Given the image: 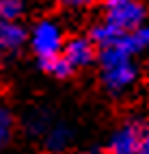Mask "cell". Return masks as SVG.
I'll return each mask as SVG.
<instances>
[{"label":"cell","instance_id":"cell-1","mask_svg":"<svg viewBox=\"0 0 149 154\" xmlns=\"http://www.w3.org/2000/svg\"><path fill=\"white\" fill-rule=\"evenodd\" d=\"M136 57L138 50L132 39V33H123L117 39V44L97 50L99 80L110 96H123L136 85L141 76Z\"/></svg>","mask_w":149,"mask_h":154},{"label":"cell","instance_id":"cell-2","mask_svg":"<svg viewBox=\"0 0 149 154\" xmlns=\"http://www.w3.org/2000/svg\"><path fill=\"white\" fill-rule=\"evenodd\" d=\"M28 44H31L33 54L37 61H48L52 57H58L65 46V30L63 26L52 17H43L31 28L28 33Z\"/></svg>","mask_w":149,"mask_h":154},{"label":"cell","instance_id":"cell-3","mask_svg":"<svg viewBox=\"0 0 149 154\" xmlns=\"http://www.w3.org/2000/svg\"><path fill=\"white\" fill-rule=\"evenodd\" d=\"M102 13L104 22L112 24L121 33H130L147 24V7L141 0H104Z\"/></svg>","mask_w":149,"mask_h":154},{"label":"cell","instance_id":"cell-4","mask_svg":"<svg viewBox=\"0 0 149 154\" xmlns=\"http://www.w3.org/2000/svg\"><path fill=\"white\" fill-rule=\"evenodd\" d=\"M143 126H145L143 119H125L123 124H119L112 130V135L108 137L104 154H136Z\"/></svg>","mask_w":149,"mask_h":154},{"label":"cell","instance_id":"cell-5","mask_svg":"<svg viewBox=\"0 0 149 154\" xmlns=\"http://www.w3.org/2000/svg\"><path fill=\"white\" fill-rule=\"evenodd\" d=\"M61 54L74 72L97 63V46L91 42L89 35H76V37L65 39V46H63Z\"/></svg>","mask_w":149,"mask_h":154},{"label":"cell","instance_id":"cell-6","mask_svg":"<svg viewBox=\"0 0 149 154\" xmlns=\"http://www.w3.org/2000/svg\"><path fill=\"white\" fill-rule=\"evenodd\" d=\"M28 44V30L19 20H0V59H11Z\"/></svg>","mask_w":149,"mask_h":154},{"label":"cell","instance_id":"cell-7","mask_svg":"<svg viewBox=\"0 0 149 154\" xmlns=\"http://www.w3.org/2000/svg\"><path fill=\"white\" fill-rule=\"evenodd\" d=\"M41 139H43V146L50 154L65 152V150H69V146L74 141V128L69 124H65V122H54L45 130V135Z\"/></svg>","mask_w":149,"mask_h":154},{"label":"cell","instance_id":"cell-8","mask_svg":"<svg viewBox=\"0 0 149 154\" xmlns=\"http://www.w3.org/2000/svg\"><path fill=\"white\" fill-rule=\"evenodd\" d=\"M123 33L119 28H115L112 24H108V22H97V24H93L91 26V30H89V37H91V42L97 46V50L99 48H108V46H112V44H117V39L121 37Z\"/></svg>","mask_w":149,"mask_h":154},{"label":"cell","instance_id":"cell-9","mask_svg":"<svg viewBox=\"0 0 149 154\" xmlns=\"http://www.w3.org/2000/svg\"><path fill=\"white\" fill-rule=\"evenodd\" d=\"M52 124H54V117L48 109H33L26 117V132L33 137H43Z\"/></svg>","mask_w":149,"mask_h":154},{"label":"cell","instance_id":"cell-10","mask_svg":"<svg viewBox=\"0 0 149 154\" xmlns=\"http://www.w3.org/2000/svg\"><path fill=\"white\" fill-rule=\"evenodd\" d=\"M13 128H15V119L13 113L4 102H0V152H2L13 139Z\"/></svg>","mask_w":149,"mask_h":154},{"label":"cell","instance_id":"cell-11","mask_svg":"<svg viewBox=\"0 0 149 154\" xmlns=\"http://www.w3.org/2000/svg\"><path fill=\"white\" fill-rule=\"evenodd\" d=\"M39 67H41L45 74L54 76V78H67V76L74 74V69L69 67V63L63 59V54L52 57V59H48V61H41V63H39Z\"/></svg>","mask_w":149,"mask_h":154},{"label":"cell","instance_id":"cell-12","mask_svg":"<svg viewBox=\"0 0 149 154\" xmlns=\"http://www.w3.org/2000/svg\"><path fill=\"white\" fill-rule=\"evenodd\" d=\"M26 11L24 0H0V20H19Z\"/></svg>","mask_w":149,"mask_h":154},{"label":"cell","instance_id":"cell-13","mask_svg":"<svg viewBox=\"0 0 149 154\" xmlns=\"http://www.w3.org/2000/svg\"><path fill=\"white\" fill-rule=\"evenodd\" d=\"M54 2L63 9H69V11H84L95 5V0H54Z\"/></svg>","mask_w":149,"mask_h":154},{"label":"cell","instance_id":"cell-14","mask_svg":"<svg viewBox=\"0 0 149 154\" xmlns=\"http://www.w3.org/2000/svg\"><path fill=\"white\" fill-rule=\"evenodd\" d=\"M136 154H149V122H145L143 126V135H141V143H138Z\"/></svg>","mask_w":149,"mask_h":154},{"label":"cell","instance_id":"cell-15","mask_svg":"<svg viewBox=\"0 0 149 154\" xmlns=\"http://www.w3.org/2000/svg\"><path fill=\"white\" fill-rule=\"evenodd\" d=\"M56 154H76V152H69V150H65V152H56Z\"/></svg>","mask_w":149,"mask_h":154},{"label":"cell","instance_id":"cell-16","mask_svg":"<svg viewBox=\"0 0 149 154\" xmlns=\"http://www.w3.org/2000/svg\"><path fill=\"white\" fill-rule=\"evenodd\" d=\"M143 54H147V57H149V44H147V48H145V52H143Z\"/></svg>","mask_w":149,"mask_h":154}]
</instances>
